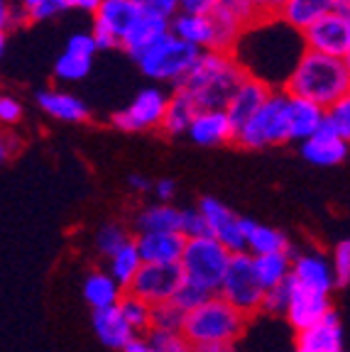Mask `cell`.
Returning a JSON list of instances; mask_svg holds the SVG:
<instances>
[{
	"instance_id": "1",
	"label": "cell",
	"mask_w": 350,
	"mask_h": 352,
	"mask_svg": "<svg viewBox=\"0 0 350 352\" xmlns=\"http://www.w3.org/2000/svg\"><path fill=\"white\" fill-rule=\"evenodd\" d=\"M233 54L247 76L267 83L274 91H285L299 59L307 54V44L304 34L272 17L247 28Z\"/></svg>"
},
{
	"instance_id": "2",
	"label": "cell",
	"mask_w": 350,
	"mask_h": 352,
	"mask_svg": "<svg viewBox=\"0 0 350 352\" xmlns=\"http://www.w3.org/2000/svg\"><path fill=\"white\" fill-rule=\"evenodd\" d=\"M245 76V69L236 59V54L208 50L201 52L196 66L179 88L192 96L201 110H216L228 105L230 96L236 94V88Z\"/></svg>"
},
{
	"instance_id": "3",
	"label": "cell",
	"mask_w": 350,
	"mask_h": 352,
	"mask_svg": "<svg viewBox=\"0 0 350 352\" xmlns=\"http://www.w3.org/2000/svg\"><path fill=\"white\" fill-rule=\"evenodd\" d=\"M285 91L329 110L331 105H336L350 94V72L343 59L307 52L296 64Z\"/></svg>"
},
{
	"instance_id": "4",
	"label": "cell",
	"mask_w": 350,
	"mask_h": 352,
	"mask_svg": "<svg viewBox=\"0 0 350 352\" xmlns=\"http://www.w3.org/2000/svg\"><path fill=\"white\" fill-rule=\"evenodd\" d=\"M247 323V316L240 314L236 306H230L223 296H211L206 303L186 314L184 336L192 345H208V342H230L243 336Z\"/></svg>"
},
{
	"instance_id": "5",
	"label": "cell",
	"mask_w": 350,
	"mask_h": 352,
	"mask_svg": "<svg viewBox=\"0 0 350 352\" xmlns=\"http://www.w3.org/2000/svg\"><path fill=\"white\" fill-rule=\"evenodd\" d=\"M233 262V252L223 248L216 237H194L186 240L184 257H181V272H184L186 284H194L208 294H218L223 279Z\"/></svg>"
},
{
	"instance_id": "6",
	"label": "cell",
	"mask_w": 350,
	"mask_h": 352,
	"mask_svg": "<svg viewBox=\"0 0 350 352\" xmlns=\"http://www.w3.org/2000/svg\"><path fill=\"white\" fill-rule=\"evenodd\" d=\"M198 56H201V50L186 44L176 34H167L162 42L154 44L152 50L137 61V66L154 86L179 88L196 66Z\"/></svg>"
},
{
	"instance_id": "7",
	"label": "cell",
	"mask_w": 350,
	"mask_h": 352,
	"mask_svg": "<svg viewBox=\"0 0 350 352\" xmlns=\"http://www.w3.org/2000/svg\"><path fill=\"white\" fill-rule=\"evenodd\" d=\"M289 94L272 91L267 103L238 127L236 142L245 149H265L289 142Z\"/></svg>"
},
{
	"instance_id": "8",
	"label": "cell",
	"mask_w": 350,
	"mask_h": 352,
	"mask_svg": "<svg viewBox=\"0 0 350 352\" xmlns=\"http://www.w3.org/2000/svg\"><path fill=\"white\" fill-rule=\"evenodd\" d=\"M218 296H223L230 306H236L245 316L258 314L260 308H262L265 286L258 279L255 257L252 254H233V262H230V270L225 274Z\"/></svg>"
},
{
	"instance_id": "9",
	"label": "cell",
	"mask_w": 350,
	"mask_h": 352,
	"mask_svg": "<svg viewBox=\"0 0 350 352\" xmlns=\"http://www.w3.org/2000/svg\"><path fill=\"white\" fill-rule=\"evenodd\" d=\"M169 96L162 86H147L143 88L125 108L110 116V125L121 132H145L162 127L165 122L167 105H169Z\"/></svg>"
},
{
	"instance_id": "10",
	"label": "cell",
	"mask_w": 350,
	"mask_h": 352,
	"mask_svg": "<svg viewBox=\"0 0 350 352\" xmlns=\"http://www.w3.org/2000/svg\"><path fill=\"white\" fill-rule=\"evenodd\" d=\"M143 10L132 0H103V6L93 15V37L101 50L123 47V39L132 30Z\"/></svg>"
},
{
	"instance_id": "11",
	"label": "cell",
	"mask_w": 350,
	"mask_h": 352,
	"mask_svg": "<svg viewBox=\"0 0 350 352\" xmlns=\"http://www.w3.org/2000/svg\"><path fill=\"white\" fill-rule=\"evenodd\" d=\"M184 281L181 264H145L127 292L152 306H159V303L172 301L184 286Z\"/></svg>"
},
{
	"instance_id": "12",
	"label": "cell",
	"mask_w": 350,
	"mask_h": 352,
	"mask_svg": "<svg viewBox=\"0 0 350 352\" xmlns=\"http://www.w3.org/2000/svg\"><path fill=\"white\" fill-rule=\"evenodd\" d=\"M307 52H316L333 59H345L350 54V20L345 12H331L304 32Z\"/></svg>"
},
{
	"instance_id": "13",
	"label": "cell",
	"mask_w": 350,
	"mask_h": 352,
	"mask_svg": "<svg viewBox=\"0 0 350 352\" xmlns=\"http://www.w3.org/2000/svg\"><path fill=\"white\" fill-rule=\"evenodd\" d=\"M198 210L203 213L208 223V232L211 237L228 248L233 254H243L247 252V235L243 230V218L236 215L225 204H220L218 198L203 196L198 201Z\"/></svg>"
},
{
	"instance_id": "14",
	"label": "cell",
	"mask_w": 350,
	"mask_h": 352,
	"mask_svg": "<svg viewBox=\"0 0 350 352\" xmlns=\"http://www.w3.org/2000/svg\"><path fill=\"white\" fill-rule=\"evenodd\" d=\"M291 281L301 289H309L313 294H323V296H331V292L336 289V274H333V264L326 254L307 252L294 254V267H291Z\"/></svg>"
},
{
	"instance_id": "15",
	"label": "cell",
	"mask_w": 350,
	"mask_h": 352,
	"mask_svg": "<svg viewBox=\"0 0 350 352\" xmlns=\"http://www.w3.org/2000/svg\"><path fill=\"white\" fill-rule=\"evenodd\" d=\"M236 135L238 125L228 116V110L216 108L198 110V116L194 118L186 138L192 140L194 144H198V147H218V144L225 142H236Z\"/></svg>"
},
{
	"instance_id": "16",
	"label": "cell",
	"mask_w": 350,
	"mask_h": 352,
	"mask_svg": "<svg viewBox=\"0 0 350 352\" xmlns=\"http://www.w3.org/2000/svg\"><path fill=\"white\" fill-rule=\"evenodd\" d=\"M167 34H172V20L143 12V15L137 17L135 25H132L130 32H127V37L123 39L121 50L125 52L130 59L140 61L150 50H152L154 44L162 42Z\"/></svg>"
},
{
	"instance_id": "17",
	"label": "cell",
	"mask_w": 350,
	"mask_h": 352,
	"mask_svg": "<svg viewBox=\"0 0 350 352\" xmlns=\"http://www.w3.org/2000/svg\"><path fill=\"white\" fill-rule=\"evenodd\" d=\"M291 284H294V281H291ZM331 314H333L331 296L313 294V292H309V289H301V286L294 284V294H291V306H289V314H287V320H289V325L296 333L321 323V320L329 318Z\"/></svg>"
},
{
	"instance_id": "18",
	"label": "cell",
	"mask_w": 350,
	"mask_h": 352,
	"mask_svg": "<svg viewBox=\"0 0 350 352\" xmlns=\"http://www.w3.org/2000/svg\"><path fill=\"white\" fill-rule=\"evenodd\" d=\"M91 328H93V333H96V338H99L108 350L123 352L137 338V333L130 328V323H127L125 316H123L121 306L93 311Z\"/></svg>"
},
{
	"instance_id": "19",
	"label": "cell",
	"mask_w": 350,
	"mask_h": 352,
	"mask_svg": "<svg viewBox=\"0 0 350 352\" xmlns=\"http://www.w3.org/2000/svg\"><path fill=\"white\" fill-rule=\"evenodd\" d=\"M135 242L145 264H179L186 250L181 232H143L135 235Z\"/></svg>"
},
{
	"instance_id": "20",
	"label": "cell",
	"mask_w": 350,
	"mask_h": 352,
	"mask_svg": "<svg viewBox=\"0 0 350 352\" xmlns=\"http://www.w3.org/2000/svg\"><path fill=\"white\" fill-rule=\"evenodd\" d=\"M345 6L348 0H287V6L279 12V20L304 34L321 17L331 12H343Z\"/></svg>"
},
{
	"instance_id": "21",
	"label": "cell",
	"mask_w": 350,
	"mask_h": 352,
	"mask_svg": "<svg viewBox=\"0 0 350 352\" xmlns=\"http://www.w3.org/2000/svg\"><path fill=\"white\" fill-rule=\"evenodd\" d=\"M37 105L44 116L59 122H83L88 120V105L66 88H44L37 94Z\"/></svg>"
},
{
	"instance_id": "22",
	"label": "cell",
	"mask_w": 350,
	"mask_h": 352,
	"mask_svg": "<svg viewBox=\"0 0 350 352\" xmlns=\"http://www.w3.org/2000/svg\"><path fill=\"white\" fill-rule=\"evenodd\" d=\"M272 91L274 88H269L267 83L258 81V78H252V76H245L240 86L236 88V94L230 96L225 110H228V116L233 118V122L240 127L243 122L250 120V118L267 103Z\"/></svg>"
},
{
	"instance_id": "23",
	"label": "cell",
	"mask_w": 350,
	"mask_h": 352,
	"mask_svg": "<svg viewBox=\"0 0 350 352\" xmlns=\"http://www.w3.org/2000/svg\"><path fill=\"white\" fill-rule=\"evenodd\" d=\"M348 154L350 142H345L343 138L333 135L326 127L318 135L309 138L307 142H301V157L313 166H336L348 160Z\"/></svg>"
},
{
	"instance_id": "24",
	"label": "cell",
	"mask_w": 350,
	"mask_h": 352,
	"mask_svg": "<svg viewBox=\"0 0 350 352\" xmlns=\"http://www.w3.org/2000/svg\"><path fill=\"white\" fill-rule=\"evenodd\" d=\"M299 352H343V325L338 316L331 314L321 323L296 333Z\"/></svg>"
},
{
	"instance_id": "25",
	"label": "cell",
	"mask_w": 350,
	"mask_h": 352,
	"mask_svg": "<svg viewBox=\"0 0 350 352\" xmlns=\"http://www.w3.org/2000/svg\"><path fill=\"white\" fill-rule=\"evenodd\" d=\"M326 127V108L307 98L289 96V138L296 142H307Z\"/></svg>"
},
{
	"instance_id": "26",
	"label": "cell",
	"mask_w": 350,
	"mask_h": 352,
	"mask_svg": "<svg viewBox=\"0 0 350 352\" xmlns=\"http://www.w3.org/2000/svg\"><path fill=\"white\" fill-rule=\"evenodd\" d=\"M172 34L184 39L186 44H192L196 50L208 52L214 50L216 42V25L211 15H192V12H179L172 20Z\"/></svg>"
},
{
	"instance_id": "27",
	"label": "cell",
	"mask_w": 350,
	"mask_h": 352,
	"mask_svg": "<svg viewBox=\"0 0 350 352\" xmlns=\"http://www.w3.org/2000/svg\"><path fill=\"white\" fill-rule=\"evenodd\" d=\"M243 230L247 235V254L252 257H265V254L289 252V237L277 228L262 226L250 218H243Z\"/></svg>"
},
{
	"instance_id": "28",
	"label": "cell",
	"mask_w": 350,
	"mask_h": 352,
	"mask_svg": "<svg viewBox=\"0 0 350 352\" xmlns=\"http://www.w3.org/2000/svg\"><path fill=\"white\" fill-rule=\"evenodd\" d=\"M198 105L192 96L181 91V88H172L169 105H167L165 122H162V130H165L167 138H179V135H189V127H192L194 118L198 116Z\"/></svg>"
},
{
	"instance_id": "29",
	"label": "cell",
	"mask_w": 350,
	"mask_h": 352,
	"mask_svg": "<svg viewBox=\"0 0 350 352\" xmlns=\"http://www.w3.org/2000/svg\"><path fill=\"white\" fill-rule=\"evenodd\" d=\"M83 298L93 311H101V308H113L121 306L123 296H125V289H123L108 272H91V274L83 279Z\"/></svg>"
},
{
	"instance_id": "30",
	"label": "cell",
	"mask_w": 350,
	"mask_h": 352,
	"mask_svg": "<svg viewBox=\"0 0 350 352\" xmlns=\"http://www.w3.org/2000/svg\"><path fill=\"white\" fill-rule=\"evenodd\" d=\"M137 235L143 232H181V208L172 204H152L135 218Z\"/></svg>"
},
{
	"instance_id": "31",
	"label": "cell",
	"mask_w": 350,
	"mask_h": 352,
	"mask_svg": "<svg viewBox=\"0 0 350 352\" xmlns=\"http://www.w3.org/2000/svg\"><path fill=\"white\" fill-rule=\"evenodd\" d=\"M143 267H145V259H143V254H140V250H137L135 237H132L125 248H121L113 257H108V270L105 272L127 292Z\"/></svg>"
},
{
	"instance_id": "32",
	"label": "cell",
	"mask_w": 350,
	"mask_h": 352,
	"mask_svg": "<svg viewBox=\"0 0 350 352\" xmlns=\"http://www.w3.org/2000/svg\"><path fill=\"white\" fill-rule=\"evenodd\" d=\"M291 267H294V254H291V250L289 252L255 257V272H258V279H260V284L265 286V292H269V289H274V286L289 281Z\"/></svg>"
},
{
	"instance_id": "33",
	"label": "cell",
	"mask_w": 350,
	"mask_h": 352,
	"mask_svg": "<svg viewBox=\"0 0 350 352\" xmlns=\"http://www.w3.org/2000/svg\"><path fill=\"white\" fill-rule=\"evenodd\" d=\"M91 66H93V56L79 54V52H72L64 47V52L54 61V78L61 83L83 81L91 74Z\"/></svg>"
},
{
	"instance_id": "34",
	"label": "cell",
	"mask_w": 350,
	"mask_h": 352,
	"mask_svg": "<svg viewBox=\"0 0 350 352\" xmlns=\"http://www.w3.org/2000/svg\"><path fill=\"white\" fill-rule=\"evenodd\" d=\"M121 311L137 336L152 330V311H154L152 303L143 301V298H137L135 294L125 292V296H123V301H121Z\"/></svg>"
},
{
	"instance_id": "35",
	"label": "cell",
	"mask_w": 350,
	"mask_h": 352,
	"mask_svg": "<svg viewBox=\"0 0 350 352\" xmlns=\"http://www.w3.org/2000/svg\"><path fill=\"white\" fill-rule=\"evenodd\" d=\"M214 15L236 22V25H240L243 30L252 28V25H258V22L262 20L258 8L252 6V0H218Z\"/></svg>"
},
{
	"instance_id": "36",
	"label": "cell",
	"mask_w": 350,
	"mask_h": 352,
	"mask_svg": "<svg viewBox=\"0 0 350 352\" xmlns=\"http://www.w3.org/2000/svg\"><path fill=\"white\" fill-rule=\"evenodd\" d=\"M132 237L127 235V230L118 223H105L96 230V250L103 254L105 259L113 257L121 248H125Z\"/></svg>"
},
{
	"instance_id": "37",
	"label": "cell",
	"mask_w": 350,
	"mask_h": 352,
	"mask_svg": "<svg viewBox=\"0 0 350 352\" xmlns=\"http://www.w3.org/2000/svg\"><path fill=\"white\" fill-rule=\"evenodd\" d=\"M291 294H294V284L289 281H285V284L274 286V289H269V292H265V298H262V314L267 316H285L289 314V306H291Z\"/></svg>"
},
{
	"instance_id": "38",
	"label": "cell",
	"mask_w": 350,
	"mask_h": 352,
	"mask_svg": "<svg viewBox=\"0 0 350 352\" xmlns=\"http://www.w3.org/2000/svg\"><path fill=\"white\" fill-rule=\"evenodd\" d=\"M184 323H186V314L174 301L154 306L152 330H176V333H184Z\"/></svg>"
},
{
	"instance_id": "39",
	"label": "cell",
	"mask_w": 350,
	"mask_h": 352,
	"mask_svg": "<svg viewBox=\"0 0 350 352\" xmlns=\"http://www.w3.org/2000/svg\"><path fill=\"white\" fill-rule=\"evenodd\" d=\"M147 340L157 352H194V345L184 333L176 330H150Z\"/></svg>"
},
{
	"instance_id": "40",
	"label": "cell",
	"mask_w": 350,
	"mask_h": 352,
	"mask_svg": "<svg viewBox=\"0 0 350 352\" xmlns=\"http://www.w3.org/2000/svg\"><path fill=\"white\" fill-rule=\"evenodd\" d=\"M326 130L350 142V94L326 110Z\"/></svg>"
},
{
	"instance_id": "41",
	"label": "cell",
	"mask_w": 350,
	"mask_h": 352,
	"mask_svg": "<svg viewBox=\"0 0 350 352\" xmlns=\"http://www.w3.org/2000/svg\"><path fill=\"white\" fill-rule=\"evenodd\" d=\"M28 22H30L28 10L17 0H3L0 3V28H3V34H10L12 30L25 28Z\"/></svg>"
},
{
	"instance_id": "42",
	"label": "cell",
	"mask_w": 350,
	"mask_h": 352,
	"mask_svg": "<svg viewBox=\"0 0 350 352\" xmlns=\"http://www.w3.org/2000/svg\"><path fill=\"white\" fill-rule=\"evenodd\" d=\"M331 264H333L336 286L350 284V240L336 242L333 252H331Z\"/></svg>"
},
{
	"instance_id": "43",
	"label": "cell",
	"mask_w": 350,
	"mask_h": 352,
	"mask_svg": "<svg viewBox=\"0 0 350 352\" xmlns=\"http://www.w3.org/2000/svg\"><path fill=\"white\" fill-rule=\"evenodd\" d=\"M181 235L186 240H194V237H206L208 232V223L203 218V213L196 208H181Z\"/></svg>"
},
{
	"instance_id": "44",
	"label": "cell",
	"mask_w": 350,
	"mask_h": 352,
	"mask_svg": "<svg viewBox=\"0 0 350 352\" xmlns=\"http://www.w3.org/2000/svg\"><path fill=\"white\" fill-rule=\"evenodd\" d=\"M211 296H214V294H208V292H203V289H198V286L186 284L184 281V286L176 292V296L172 298V301H174L184 314H192V311H196V308L201 306V303H206Z\"/></svg>"
},
{
	"instance_id": "45",
	"label": "cell",
	"mask_w": 350,
	"mask_h": 352,
	"mask_svg": "<svg viewBox=\"0 0 350 352\" xmlns=\"http://www.w3.org/2000/svg\"><path fill=\"white\" fill-rule=\"evenodd\" d=\"M132 3L147 15L165 17V20H174L181 12V0H132Z\"/></svg>"
},
{
	"instance_id": "46",
	"label": "cell",
	"mask_w": 350,
	"mask_h": 352,
	"mask_svg": "<svg viewBox=\"0 0 350 352\" xmlns=\"http://www.w3.org/2000/svg\"><path fill=\"white\" fill-rule=\"evenodd\" d=\"M22 116H25V108H22V103L15 96H0V120H3V125H17L22 120Z\"/></svg>"
},
{
	"instance_id": "47",
	"label": "cell",
	"mask_w": 350,
	"mask_h": 352,
	"mask_svg": "<svg viewBox=\"0 0 350 352\" xmlns=\"http://www.w3.org/2000/svg\"><path fill=\"white\" fill-rule=\"evenodd\" d=\"M66 50L93 56L101 47H99V42H96V37H93V32H74L72 37L66 39Z\"/></svg>"
},
{
	"instance_id": "48",
	"label": "cell",
	"mask_w": 350,
	"mask_h": 352,
	"mask_svg": "<svg viewBox=\"0 0 350 352\" xmlns=\"http://www.w3.org/2000/svg\"><path fill=\"white\" fill-rule=\"evenodd\" d=\"M64 10H66L64 0H47V3H42V6L32 8L28 15H30V22H44V20H52V17L59 15V12H64Z\"/></svg>"
},
{
	"instance_id": "49",
	"label": "cell",
	"mask_w": 350,
	"mask_h": 352,
	"mask_svg": "<svg viewBox=\"0 0 350 352\" xmlns=\"http://www.w3.org/2000/svg\"><path fill=\"white\" fill-rule=\"evenodd\" d=\"M218 0H181V12L192 15H214Z\"/></svg>"
},
{
	"instance_id": "50",
	"label": "cell",
	"mask_w": 350,
	"mask_h": 352,
	"mask_svg": "<svg viewBox=\"0 0 350 352\" xmlns=\"http://www.w3.org/2000/svg\"><path fill=\"white\" fill-rule=\"evenodd\" d=\"M252 6L258 8L262 20H272V17H279L282 8L287 6V0H252Z\"/></svg>"
},
{
	"instance_id": "51",
	"label": "cell",
	"mask_w": 350,
	"mask_h": 352,
	"mask_svg": "<svg viewBox=\"0 0 350 352\" xmlns=\"http://www.w3.org/2000/svg\"><path fill=\"white\" fill-rule=\"evenodd\" d=\"M152 193L157 196V204H172V198H174V193H176V184L172 182V179H159V182L154 184Z\"/></svg>"
},
{
	"instance_id": "52",
	"label": "cell",
	"mask_w": 350,
	"mask_h": 352,
	"mask_svg": "<svg viewBox=\"0 0 350 352\" xmlns=\"http://www.w3.org/2000/svg\"><path fill=\"white\" fill-rule=\"evenodd\" d=\"M66 10H81V12H91L96 15L101 6H103V0H64Z\"/></svg>"
},
{
	"instance_id": "53",
	"label": "cell",
	"mask_w": 350,
	"mask_h": 352,
	"mask_svg": "<svg viewBox=\"0 0 350 352\" xmlns=\"http://www.w3.org/2000/svg\"><path fill=\"white\" fill-rule=\"evenodd\" d=\"M17 147H20V142H17L15 135H12V132H6V135H3V142H0V154H3V160H10L12 154L17 152Z\"/></svg>"
},
{
	"instance_id": "54",
	"label": "cell",
	"mask_w": 350,
	"mask_h": 352,
	"mask_svg": "<svg viewBox=\"0 0 350 352\" xmlns=\"http://www.w3.org/2000/svg\"><path fill=\"white\" fill-rule=\"evenodd\" d=\"M127 186L132 188L135 193H147V191H152V182H150L147 176H143V174H132L130 179H127Z\"/></svg>"
},
{
	"instance_id": "55",
	"label": "cell",
	"mask_w": 350,
	"mask_h": 352,
	"mask_svg": "<svg viewBox=\"0 0 350 352\" xmlns=\"http://www.w3.org/2000/svg\"><path fill=\"white\" fill-rule=\"evenodd\" d=\"M194 352H236L230 342H208V345H194Z\"/></svg>"
},
{
	"instance_id": "56",
	"label": "cell",
	"mask_w": 350,
	"mask_h": 352,
	"mask_svg": "<svg viewBox=\"0 0 350 352\" xmlns=\"http://www.w3.org/2000/svg\"><path fill=\"white\" fill-rule=\"evenodd\" d=\"M123 352H157V350H154L152 342H150L147 338H140V336H137L135 340H132L130 345H127Z\"/></svg>"
},
{
	"instance_id": "57",
	"label": "cell",
	"mask_w": 350,
	"mask_h": 352,
	"mask_svg": "<svg viewBox=\"0 0 350 352\" xmlns=\"http://www.w3.org/2000/svg\"><path fill=\"white\" fill-rule=\"evenodd\" d=\"M17 3H20L22 8H25V10H32V8H37V6H42V3H47V0H17Z\"/></svg>"
},
{
	"instance_id": "58",
	"label": "cell",
	"mask_w": 350,
	"mask_h": 352,
	"mask_svg": "<svg viewBox=\"0 0 350 352\" xmlns=\"http://www.w3.org/2000/svg\"><path fill=\"white\" fill-rule=\"evenodd\" d=\"M343 12L348 15V20H350V0H348V6H345V10H343Z\"/></svg>"
},
{
	"instance_id": "59",
	"label": "cell",
	"mask_w": 350,
	"mask_h": 352,
	"mask_svg": "<svg viewBox=\"0 0 350 352\" xmlns=\"http://www.w3.org/2000/svg\"><path fill=\"white\" fill-rule=\"evenodd\" d=\"M343 61H345V66H348V72H350V54H348V56H345V59H343Z\"/></svg>"
},
{
	"instance_id": "60",
	"label": "cell",
	"mask_w": 350,
	"mask_h": 352,
	"mask_svg": "<svg viewBox=\"0 0 350 352\" xmlns=\"http://www.w3.org/2000/svg\"><path fill=\"white\" fill-rule=\"evenodd\" d=\"M296 352H299V350H296Z\"/></svg>"
}]
</instances>
